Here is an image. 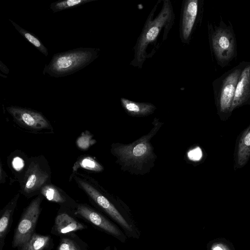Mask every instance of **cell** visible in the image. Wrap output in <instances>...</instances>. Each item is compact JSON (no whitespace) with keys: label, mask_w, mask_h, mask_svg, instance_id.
<instances>
[{"label":"cell","mask_w":250,"mask_h":250,"mask_svg":"<svg viewBox=\"0 0 250 250\" xmlns=\"http://www.w3.org/2000/svg\"><path fill=\"white\" fill-rule=\"evenodd\" d=\"M174 21L175 15L170 1H158L148 16L134 47L132 65L141 68L145 61L154 55L167 38Z\"/></svg>","instance_id":"6da1fadb"},{"label":"cell","mask_w":250,"mask_h":250,"mask_svg":"<svg viewBox=\"0 0 250 250\" xmlns=\"http://www.w3.org/2000/svg\"><path fill=\"white\" fill-rule=\"evenodd\" d=\"M153 128L146 135L135 142L127 145L113 144L111 152L117 158L116 162L122 166L124 169L131 173L144 174L151 167V163L155 160L153 148L150 142L151 139L157 133L161 125L157 120L153 123Z\"/></svg>","instance_id":"7a4b0ae2"},{"label":"cell","mask_w":250,"mask_h":250,"mask_svg":"<svg viewBox=\"0 0 250 250\" xmlns=\"http://www.w3.org/2000/svg\"><path fill=\"white\" fill-rule=\"evenodd\" d=\"M100 51L97 48L80 47L55 54L44 67L43 74L55 78L73 74L96 59Z\"/></svg>","instance_id":"3957f363"},{"label":"cell","mask_w":250,"mask_h":250,"mask_svg":"<svg viewBox=\"0 0 250 250\" xmlns=\"http://www.w3.org/2000/svg\"><path fill=\"white\" fill-rule=\"evenodd\" d=\"M51 170L43 155L31 157L24 177L20 183L21 194L30 198L40 193L42 188L51 183Z\"/></svg>","instance_id":"277c9868"},{"label":"cell","mask_w":250,"mask_h":250,"mask_svg":"<svg viewBox=\"0 0 250 250\" xmlns=\"http://www.w3.org/2000/svg\"><path fill=\"white\" fill-rule=\"evenodd\" d=\"M73 180L79 188L83 190L90 200L100 207L126 229L131 228L120 213L104 194L102 187L98 182L87 174L78 172Z\"/></svg>","instance_id":"5b68a950"},{"label":"cell","mask_w":250,"mask_h":250,"mask_svg":"<svg viewBox=\"0 0 250 250\" xmlns=\"http://www.w3.org/2000/svg\"><path fill=\"white\" fill-rule=\"evenodd\" d=\"M14 123L32 133H54L50 122L40 112L17 106L6 108Z\"/></svg>","instance_id":"8992f818"},{"label":"cell","mask_w":250,"mask_h":250,"mask_svg":"<svg viewBox=\"0 0 250 250\" xmlns=\"http://www.w3.org/2000/svg\"><path fill=\"white\" fill-rule=\"evenodd\" d=\"M43 198L40 193L25 208L15 230L13 241V247H21L34 234Z\"/></svg>","instance_id":"52a82bcc"},{"label":"cell","mask_w":250,"mask_h":250,"mask_svg":"<svg viewBox=\"0 0 250 250\" xmlns=\"http://www.w3.org/2000/svg\"><path fill=\"white\" fill-rule=\"evenodd\" d=\"M241 72L239 69H235L223 81L216 101L217 113L221 121H227L231 115V105Z\"/></svg>","instance_id":"ba28073f"},{"label":"cell","mask_w":250,"mask_h":250,"mask_svg":"<svg viewBox=\"0 0 250 250\" xmlns=\"http://www.w3.org/2000/svg\"><path fill=\"white\" fill-rule=\"evenodd\" d=\"M198 0H186L182 3L180 21V37L184 43L189 42L197 20Z\"/></svg>","instance_id":"9c48e42d"},{"label":"cell","mask_w":250,"mask_h":250,"mask_svg":"<svg viewBox=\"0 0 250 250\" xmlns=\"http://www.w3.org/2000/svg\"><path fill=\"white\" fill-rule=\"evenodd\" d=\"M234 39L229 30L218 28L212 36V45L215 56L221 62H227L234 52Z\"/></svg>","instance_id":"30bf717a"},{"label":"cell","mask_w":250,"mask_h":250,"mask_svg":"<svg viewBox=\"0 0 250 250\" xmlns=\"http://www.w3.org/2000/svg\"><path fill=\"white\" fill-rule=\"evenodd\" d=\"M250 158V125L238 135L233 159L235 171L243 167Z\"/></svg>","instance_id":"8fae6325"},{"label":"cell","mask_w":250,"mask_h":250,"mask_svg":"<svg viewBox=\"0 0 250 250\" xmlns=\"http://www.w3.org/2000/svg\"><path fill=\"white\" fill-rule=\"evenodd\" d=\"M75 214L112 234L120 235L121 234L120 230L114 225L87 205L78 204Z\"/></svg>","instance_id":"7c38bea8"},{"label":"cell","mask_w":250,"mask_h":250,"mask_svg":"<svg viewBox=\"0 0 250 250\" xmlns=\"http://www.w3.org/2000/svg\"><path fill=\"white\" fill-rule=\"evenodd\" d=\"M245 104L250 105V66L242 71L236 88L231 110Z\"/></svg>","instance_id":"4fadbf2b"},{"label":"cell","mask_w":250,"mask_h":250,"mask_svg":"<svg viewBox=\"0 0 250 250\" xmlns=\"http://www.w3.org/2000/svg\"><path fill=\"white\" fill-rule=\"evenodd\" d=\"M30 159V157L20 150H14L7 157L8 167L14 176L15 181L19 184L24 177Z\"/></svg>","instance_id":"5bb4252c"},{"label":"cell","mask_w":250,"mask_h":250,"mask_svg":"<svg viewBox=\"0 0 250 250\" xmlns=\"http://www.w3.org/2000/svg\"><path fill=\"white\" fill-rule=\"evenodd\" d=\"M20 194V192L17 193L1 211L0 218V250H2L4 246V240L9 230L12 216Z\"/></svg>","instance_id":"9a60e30c"},{"label":"cell","mask_w":250,"mask_h":250,"mask_svg":"<svg viewBox=\"0 0 250 250\" xmlns=\"http://www.w3.org/2000/svg\"><path fill=\"white\" fill-rule=\"evenodd\" d=\"M40 193L48 201L60 205L71 206L75 204L62 188L52 183L44 186Z\"/></svg>","instance_id":"2e32d148"},{"label":"cell","mask_w":250,"mask_h":250,"mask_svg":"<svg viewBox=\"0 0 250 250\" xmlns=\"http://www.w3.org/2000/svg\"><path fill=\"white\" fill-rule=\"evenodd\" d=\"M123 107L127 114L134 117H144L153 113L156 109L154 105L149 103L136 102L121 98Z\"/></svg>","instance_id":"e0dca14e"},{"label":"cell","mask_w":250,"mask_h":250,"mask_svg":"<svg viewBox=\"0 0 250 250\" xmlns=\"http://www.w3.org/2000/svg\"><path fill=\"white\" fill-rule=\"evenodd\" d=\"M79 169L91 172H101L104 170L103 166L94 157L89 155H82L78 157L72 167V173L69 182L73 180L75 175Z\"/></svg>","instance_id":"ac0fdd59"},{"label":"cell","mask_w":250,"mask_h":250,"mask_svg":"<svg viewBox=\"0 0 250 250\" xmlns=\"http://www.w3.org/2000/svg\"><path fill=\"white\" fill-rule=\"evenodd\" d=\"M55 227L59 234H66L83 229V225L77 221L71 216L65 213L59 214L55 221Z\"/></svg>","instance_id":"d6986e66"},{"label":"cell","mask_w":250,"mask_h":250,"mask_svg":"<svg viewBox=\"0 0 250 250\" xmlns=\"http://www.w3.org/2000/svg\"><path fill=\"white\" fill-rule=\"evenodd\" d=\"M9 21L15 27V29L29 43L33 45L40 52L43 54L45 56H47L48 52L47 48L44 45L42 41L34 34L25 30L19 26L11 19Z\"/></svg>","instance_id":"ffe728a7"},{"label":"cell","mask_w":250,"mask_h":250,"mask_svg":"<svg viewBox=\"0 0 250 250\" xmlns=\"http://www.w3.org/2000/svg\"><path fill=\"white\" fill-rule=\"evenodd\" d=\"M50 238L48 236L34 233L29 240L21 247V250H44L48 246Z\"/></svg>","instance_id":"44dd1931"},{"label":"cell","mask_w":250,"mask_h":250,"mask_svg":"<svg viewBox=\"0 0 250 250\" xmlns=\"http://www.w3.org/2000/svg\"><path fill=\"white\" fill-rule=\"evenodd\" d=\"M97 0H63L50 4V8L53 13L74 8Z\"/></svg>","instance_id":"7402d4cb"},{"label":"cell","mask_w":250,"mask_h":250,"mask_svg":"<svg viewBox=\"0 0 250 250\" xmlns=\"http://www.w3.org/2000/svg\"><path fill=\"white\" fill-rule=\"evenodd\" d=\"M97 142L93 135L88 130L82 132L77 138L76 144L78 148L83 151L87 150Z\"/></svg>","instance_id":"603a6c76"},{"label":"cell","mask_w":250,"mask_h":250,"mask_svg":"<svg viewBox=\"0 0 250 250\" xmlns=\"http://www.w3.org/2000/svg\"><path fill=\"white\" fill-rule=\"evenodd\" d=\"M57 250H81V249L73 240L63 238L61 240Z\"/></svg>","instance_id":"cb8c5ba5"},{"label":"cell","mask_w":250,"mask_h":250,"mask_svg":"<svg viewBox=\"0 0 250 250\" xmlns=\"http://www.w3.org/2000/svg\"><path fill=\"white\" fill-rule=\"evenodd\" d=\"M211 250H230L227 246L222 243H216L213 244Z\"/></svg>","instance_id":"d4e9b609"},{"label":"cell","mask_w":250,"mask_h":250,"mask_svg":"<svg viewBox=\"0 0 250 250\" xmlns=\"http://www.w3.org/2000/svg\"><path fill=\"white\" fill-rule=\"evenodd\" d=\"M8 177V175L3 169L1 162H0V183L3 184L5 183L6 179Z\"/></svg>","instance_id":"484cf974"},{"label":"cell","mask_w":250,"mask_h":250,"mask_svg":"<svg viewBox=\"0 0 250 250\" xmlns=\"http://www.w3.org/2000/svg\"><path fill=\"white\" fill-rule=\"evenodd\" d=\"M0 70L5 74H8L9 73V70L7 66L2 63V62L0 61Z\"/></svg>","instance_id":"4316f807"},{"label":"cell","mask_w":250,"mask_h":250,"mask_svg":"<svg viewBox=\"0 0 250 250\" xmlns=\"http://www.w3.org/2000/svg\"><path fill=\"white\" fill-rule=\"evenodd\" d=\"M0 75L5 78H7V77L6 76L2 75L1 74H0Z\"/></svg>","instance_id":"83f0119b"}]
</instances>
